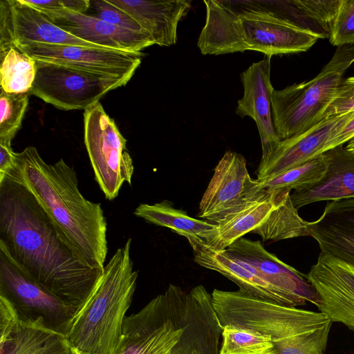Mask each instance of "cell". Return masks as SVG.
<instances>
[{
  "mask_svg": "<svg viewBox=\"0 0 354 354\" xmlns=\"http://www.w3.org/2000/svg\"><path fill=\"white\" fill-rule=\"evenodd\" d=\"M353 111H354V76L342 80L324 115V119Z\"/></svg>",
  "mask_w": 354,
  "mask_h": 354,
  "instance_id": "cell-35",
  "label": "cell"
},
{
  "mask_svg": "<svg viewBox=\"0 0 354 354\" xmlns=\"http://www.w3.org/2000/svg\"><path fill=\"white\" fill-rule=\"evenodd\" d=\"M203 2L205 24L197 42L203 55L254 50L270 57L306 51L319 39L283 19L276 1Z\"/></svg>",
  "mask_w": 354,
  "mask_h": 354,
  "instance_id": "cell-3",
  "label": "cell"
},
{
  "mask_svg": "<svg viewBox=\"0 0 354 354\" xmlns=\"http://www.w3.org/2000/svg\"><path fill=\"white\" fill-rule=\"evenodd\" d=\"M37 61L129 81L141 63L144 53L75 45L30 44L16 47Z\"/></svg>",
  "mask_w": 354,
  "mask_h": 354,
  "instance_id": "cell-11",
  "label": "cell"
},
{
  "mask_svg": "<svg viewBox=\"0 0 354 354\" xmlns=\"http://www.w3.org/2000/svg\"><path fill=\"white\" fill-rule=\"evenodd\" d=\"M0 90L8 93H30L36 77L35 60L13 47L0 55Z\"/></svg>",
  "mask_w": 354,
  "mask_h": 354,
  "instance_id": "cell-29",
  "label": "cell"
},
{
  "mask_svg": "<svg viewBox=\"0 0 354 354\" xmlns=\"http://www.w3.org/2000/svg\"><path fill=\"white\" fill-rule=\"evenodd\" d=\"M5 176L33 194L89 267L104 270L106 220L101 204L86 199L80 192L73 167L63 159L48 164L35 147H28L15 152L13 165Z\"/></svg>",
  "mask_w": 354,
  "mask_h": 354,
  "instance_id": "cell-2",
  "label": "cell"
},
{
  "mask_svg": "<svg viewBox=\"0 0 354 354\" xmlns=\"http://www.w3.org/2000/svg\"><path fill=\"white\" fill-rule=\"evenodd\" d=\"M133 214L151 224L168 227L185 236L190 245L196 243L208 245L216 234V224L192 218L166 200L153 205L140 204Z\"/></svg>",
  "mask_w": 354,
  "mask_h": 354,
  "instance_id": "cell-26",
  "label": "cell"
},
{
  "mask_svg": "<svg viewBox=\"0 0 354 354\" xmlns=\"http://www.w3.org/2000/svg\"><path fill=\"white\" fill-rule=\"evenodd\" d=\"M91 6L95 11L93 16L102 21L129 30L147 32L132 17L109 0L91 1Z\"/></svg>",
  "mask_w": 354,
  "mask_h": 354,
  "instance_id": "cell-33",
  "label": "cell"
},
{
  "mask_svg": "<svg viewBox=\"0 0 354 354\" xmlns=\"http://www.w3.org/2000/svg\"><path fill=\"white\" fill-rule=\"evenodd\" d=\"M308 231L321 252L354 266V198L328 202Z\"/></svg>",
  "mask_w": 354,
  "mask_h": 354,
  "instance_id": "cell-21",
  "label": "cell"
},
{
  "mask_svg": "<svg viewBox=\"0 0 354 354\" xmlns=\"http://www.w3.org/2000/svg\"><path fill=\"white\" fill-rule=\"evenodd\" d=\"M243 95L238 101L236 113L254 120L260 136L262 156L265 162L281 141L273 125L270 81V57L253 63L241 74Z\"/></svg>",
  "mask_w": 354,
  "mask_h": 354,
  "instance_id": "cell-14",
  "label": "cell"
},
{
  "mask_svg": "<svg viewBox=\"0 0 354 354\" xmlns=\"http://www.w3.org/2000/svg\"><path fill=\"white\" fill-rule=\"evenodd\" d=\"M329 41L338 47L354 45V0H341Z\"/></svg>",
  "mask_w": 354,
  "mask_h": 354,
  "instance_id": "cell-32",
  "label": "cell"
},
{
  "mask_svg": "<svg viewBox=\"0 0 354 354\" xmlns=\"http://www.w3.org/2000/svg\"><path fill=\"white\" fill-rule=\"evenodd\" d=\"M187 293L170 284L139 312L125 317L112 354H169L184 330Z\"/></svg>",
  "mask_w": 354,
  "mask_h": 354,
  "instance_id": "cell-7",
  "label": "cell"
},
{
  "mask_svg": "<svg viewBox=\"0 0 354 354\" xmlns=\"http://www.w3.org/2000/svg\"><path fill=\"white\" fill-rule=\"evenodd\" d=\"M270 336L238 326L222 327L220 354H273Z\"/></svg>",
  "mask_w": 354,
  "mask_h": 354,
  "instance_id": "cell-30",
  "label": "cell"
},
{
  "mask_svg": "<svg viewBox=\"0 0 354 354\" xmlns=\"http://www.w3.org/2000/svg\"><path fill=\"white\" fill-rule=\"evenodd\" d=\"M212 298L222 327L238 326L270 336L273 354H286L301 334L331 322L321 312L264 301L251 297L241 290L214 289Z\"/></svg>",
  "mask_w": 354,
  "mask_h": 354,
  "instance_id": "cell-5",
  "label": "cell"
},
{
  "mask_svg": "<svg viewBox=\"0 0 354 354\" xmlns=\"http://www.w3.org/2000/svg\"><path fill=\"white\" fill-rule=\"evenodd\" d=\"M327 162L323 177L310 186L290 194L297 209L323 201L354 198V152L340 145L324 153Z\"/></svg>",
  "mask_w": 354,
  "mask_h": 354,
  "instance_id": "cell-22",
  "label": "cell"
},
{
  "mask_svg": "<svg viewBox=\"0 0 354 354\" xmlns=\"http://www.w3.org/2000/svg\"><path fill=\"white\" fill-rule=\"evenodd\" d=\"M353 115L354 111L326 118L306 131L281 140L259 164L257 179L278 175L323 154L331 132Z\"/></svg>",
  "mask_w": 354,
  "mask_h": 354,
  "instance_id": "cell-18",
  "label": "cell"
},
{
  "mask_svg": "<svg viewBox=\"0 0 354 354\" xmlns=\"http://www.w3.org/2000/svg\"><path fill=\"white\" fill-rule=\"evenodd\" d=\"M252 178L245 158L227 151L214 168L202 196L198 217L216 223L249 199L247 192Z\"/></svg>",
  "mask_w": 354,
  "mask_h": 354,
  "instance_id": "cell-13",
  "label": "cell"
},
{
  "mask_svg": "<svg viewBox=\"0 0 354 354\" xmlns=\"http://www.w3.org/2000/svg\"><path fill=\"white\" fill-rule=\"evenodd\" d=\"M302 8L330 36L341 0H299Z\"/></svg>",
  "mask_w": 354,
  "mask_h": 354,
  "instance_id": "cell-34",
  "label": "cell"
},
{
  "mask_svg": "<svg viewBox=\"0 0 354 354\" xmlns=\"http://www.w3.org/2000/svg\"><path fill=\"white\" fill-rule=\"evenodd\" d=\"M0 296L11 305L19 321L66 337L77 310L28 277L0 245Z\"/></svg>",
  "mask_w": 354,
  "mask_h": 354,
  "instance_id": "cell-8",
  "label": "cell"
},
{
  "mask_svg": "<svg viewBox=\"0 0 354 354\" xmlns=\"http://www.w3.org/2000/svg\"><path fill=\"white\" fill-rule=\"evenodd\" d=\"M353 62L354 45L339 47L312 80L272 91V121L280 140L302 133L324 120L345 71Z\"/></svg>",
  "mask_w": 354,
  "mask_h": 354,
  "instance_id": "cell-6",
  "label": "cell"
},
{
  "mask_svg": "<svg viewBox=\"0 0 354 354\" xmlns=\"http://www.w3.org/2000/svg\"><path fill=\"white\" fill-rule=\"evenodd\" d=\"M221 333L212 294L195 286L187 293L183 332L169 354H220Z\"/></svg>",
  "mask_w": 354,
  "mask_h": 354,
  "instance_id": "cell-16",
  "label": "cell"
},
{
  "mask_svg": "<svg viewBox=\"0 0 354 354\" xmlns=\"http://www.w3.org/2000/svg\"><path fill=\"white\" fill-rule=\"evenodd\" d=\"M326 168L327 162L323 153L278 175L261 180L252 179L248 190L304 189L319 181Z\"/></svg>",
  "mask_w": 354,
  "mask_h": 354,
  "instance_id": "cell-28",
  "label": "cell"
},
{
  "mask_svg": "<svg viewBox=\"0 0 354 354\" xmlns=\"http://www.w3.org/2000/svg\"><path fill=\"white\" fill-rule=\"evenodd\" d=\"M36 77L30 92L46 103L63 110H86L109 91L129 81L37 61Z\"/></svg>",
  "mask_w": 354,
  "mask_h": 354,
  "instance_id": "cell-10",
  "label": "cell"
},
{
  "mask_svg": "<svg viewBox=\"0 0 354 354\" xmlns=\"http://www.w3.org/2000/svg\"><path fill=\"white\" fill-rule=\"evenodd\" d=\"M191 247L196 263L228 278L251 297L288 307L300 306L293 298L266 281L254 267L227 250H214L203 243Z\"/></svg>",
  "mask_w": 354,
  "mask_h": 354,
  "instance_id": "cell-17",
  "label": "cell"
},
{
  "mask_svg": "<svg viewBox=\"0 0 354 354\" xmlns=\"http://www.w3.org/2000/svg\"><path fill=\"white\" fill-rule=\"evenodd\" d=\"M14 155L11 144L0 141V180L12 167Z\"/></svg>",
  "mask_w": 354,
  "mask_h": 354,
  "instance_id": "cell-39",
  "label": "cell"
},
{
  "mask_svg": "<svg viewBox=\"0 0 354 354\" xmlns=\"http://www.w3.org/2000/svg\"><path fill=\"white\" fill-rule=\"evenodd\" d=\"M0 91V141L11 144L21 127L30 93H8Z\"/></svg>",
  "mask_w": 354,
  "mask_h": 354,
  "instance_id": "cell-31",
  "label": "cell"
},
{
  "mask_svg": "<svg viewBox=\"0 0 354 354\" xmlns=\"http://www.w3.org/2000/svg\"><path fill=\"white\" fill-rule=\"evenodd\" d=\"M84 143L95 178L106 198L113 200L124 183L131 185L134 166L127 140L98 102L84 110Z\"/></svg>",
  "mask_w": 354,
  "mask_h": 354,
  "instance_id": "cell-9",
  "label": "cell"
},
{
  "mask_svg": "<svg viewBox=\"0 0 354 354\" xmlns=\"http://www.w3.org/2000/svg\"><path fill=\"white\" fill-rule=\"evenodd\" d=\"M132 17L151 37L154 44L176 43L180 21L191 8V1L109 0Z\"/></svg>",
  "mask_w": 354,
  "mask_h": 354,
  "instance_id": "cell-23",
  "label": "cell"
},
{
  "mask_svg": "<svg viewBox=\"0 0 354 354\" xmlns=\"http://www.w3.org/2000/svg\"><path fill=\"white\" fill-rule=\"evenodd\" d=\"M0 245L24 273L77 311L103 274L83 261L33 194L8 176L0 180Z\"/></svg>",
  "mask_w": 354,
  "mask_h": 354,
  "instance_id": "cell-1",
  "label": "cell"
},
{
  "mask_svg": "<svg viewBox=\"0 0 354 354\" xmlns=\"http://www.w3.org/2000/svg\"><path fill=\"white\" fill-rule=\"evenodd\" d=\"M0 354H79L66 336L17 319L10 303L0 298Z\"/></svg>",
  "mask_w": 354,
  "mask_h": 354,
  "instance_id": "cell-19",
  "label": "cell"
},
{
  "mask_svg": "<svg viewBox=\"0 0 354 354\" xmlns=\"http://www.w3.org/2000/svg\"><path fill=\"white\" fill-rule=\"evenodd\" d=\"M345 147H346L348 150H349V151H351L354 152V138H352L351 140H349V141L347 142V144H346V145L345 146Z\"/></svg>",
  "mask_w": 354,
  "mask_h": 354,
  "instance_id": "cell-40",
  "label": "cell"
},
{
  "mask_svg": "<svg viewBox=\"0 0 354 354\" xmlns=\"http://www.w3.org/2000/svg\"><path fill=\"white\" fill-rule=\"evenodd\" d=\"M23 1L44 14L57 13L66 10L85 13L91 6L89 0Z\"/></svg>",
  "mask_w": 354,
  "mask_h": 354,
  "instance_id": "cell-36",
  "label": "cell"
},
{
  "mask_svg": "<svg viewBox=\"0 0 354 354\" xmlns=\"http://www.w3.org/2000/svg\"><path fill=\"white\" fill-rule=\"evenodd\" d=\"M8 1L10 7V30L15 47L30 44H46L104 48L64 30L46 15L23 0Z\"/></svg>",
  "mask_w": 354,
  "mask_h": 354,
  "instance_id": "cell-24",
  "label": "cell"
},
{
  "mask_svg": "<svg viewBox=\"0 0 354 354\" xmlns=\"http://www.w3.org/2000/svg\"><path fill=\"white\" fill-rule=\"evenodd\" d=\"M247 197L249 200L244 204L215 223L216 234L206 245L208 248L217 251L226 250L263 223L274 207L273 195L269 190H248Z\"/></svg>",
  "mask_w": 354,
  "mask_h": 354,
  "instance_id": "cell-25",
  "label": "cell"
},
{
  "mask_svg": "<svg viewBox=\"0 0 354 354\" xmlns=\"http://www.w3.org/2000/svg\"><path fill=\"white\" fill-rule=\"evenodd\" d=\"M272 193L274 207L266 219L252 231L263 241H281L310 236L308 222L299 215L288 189H267Z\"/></svg>",
  "mask_w": 354,
  "mask_h": 354,
  "instance_id": "cell-27",
  "label": "cell"
},
{
  "mask_svg": "<svg viewBox=\"0 0 354 354\" xmlns=\"http://www.w3.org/2000/svg\"><path fill=\"white\" fill-rule=\"evenodd\" d=\"M353 138L354 115L331 132L326 143L324 153L338 146L344 145Z\"/></svg>",
  "mask_w": 354,
  "mask_h": 354,
  "instance_id": "cell-38",
  "label": "cell"
},
{
  "mask_svg": "<svg viewBox=\"0 0 354 354\" xmlns=\"http://www.w3.org/2000/svg\"><path fill=\"white\" fill-rule=\"evenodd\" d=\"M306 275L320 312L354 330V266L321 252Z\"/></svg>",
  "mask_w": 354,
  "mask_h": 354,
  "instance_id": "cell-12",
  "label": "cell"
},
{
  "mask_svg": "<svg viewBox=\"0 0 354 354\" xmlns=\"http://www.w3.org/2000/svg\"><path fill=\"white\" fill-rule=\"evenodd\" d=\"M45 15L64 30L104 48L138 53L154 44L147 32L129 30L85 13L66 10Z\"/></svg>",
  "mask_w": 354,
  "mask_h": 354,
  "instance_id": "cell-20",
  "label": "cell"
},
{
  "mask_svg": "<svg viewBox=\"0 0 354 354\" xmlns=\"http://www.w3.org/2000/svg\"><path fill=\"white\" fill-rule=\"evenodd\" d=\"M131 245L129 239L104 265L97 285L73 319L66 337L79 354H112L119 342L138 277Z\"/></svg>",
  "mask_w": 354,
  "mask_h": 354,
  "instance_id": "cell-4",
  "label": "cell"
},
{
  "mask_svg": "<svg viewBox=\"0 0 354 354\" xmlns=\"http://www.w3.org/2000/svg\"><path fill=\"white\" fill-rule=\"evenodd\" d=\"M10 7L8 0L0 1V55L15 47L10 30Z\"/></svg>",
  "mask_w": 354,
  "mask_h": 354,
  "instance_id": "cell-37",
  "label": "cell"
},
{
  "mask_svg": "<svg viewBox=\"0 0 354 354\" xmlns=\"http://www.w3.org/2000/svg\"><path fill=\"white\" fill-rule=\"evenodd\" d=\"M226 250L254 267L266 281L293 298L300 306L307 301L317 305V295L307 275L267 251L260 241L241 237Z\"/></svg>",
  "mask_w": 354,
  "mask_h": 354,
  "instance_id": "cell-15",
  "label": "cell"
}]
</instances>
